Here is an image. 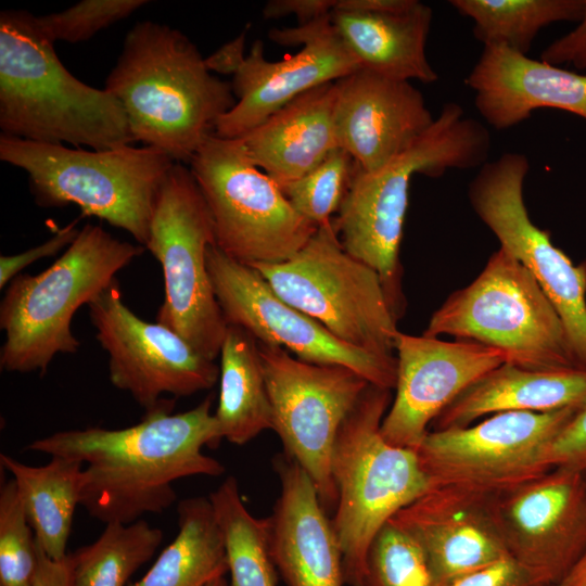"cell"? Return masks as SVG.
<instances>
[{"mask_svg":"<svg viewBox=\"0 0 586 586\" xmlns=\"http://www.w3.org/2000/svg\"><path fill=\"white\" fill-rule=\"evenodd\" d=\"M206 265L227 324L242 327L258 342L280 346L303 361L346 367L370 384L395 388L396 356L374 355L339 340L279 297L255 268L231 258L216 244L207 249Z\"/></svg>","mask_w":586,"mask_h":586,"instance_id":"9a60e30c","label":"cell"},{"mask_svg":"<svg viewBox=\"0 0 586 586\" xmlns=\"http://www.w3.org/2000/svg\"><path fill=\"white\" fill-rule=\"evenodd\" d=\"M583 472H584V475H585V479H586V470H585V471H583Z\"/></svg>","mask_w":586,"mask_h":586,"instance_id":"bcb514c9","label":"cell"},{"mask_svg":"<svg viewBox=\"0 0 586 586\" xmlns=\"http://www.w3.org/2000/svg\"><path fill=\"white\" fill-rule=\"evenodd\" d=\"M331 14L294 28L271 29L272 41L302 46L296 54L282 61L267 60L263 41H254L233 76L231 86L237 102L217 120L216 136L241 138L301 94L360 68L335 30Z\"/></svg>","mask_w":586,"mask_h":586,"instance_id":"e0dca14e","label":"cell"},{"mask_svg":"<svg viewBox=\"0 0 586 586\" xmlns=\"http://www.w3.org/2000/svg\"><path fill=\"white\" fill-rule=\"evenodd\" d=\"M488 125L502 130L538 109H557L586 119V75L530 59L504 44L484 46L464 80Z\"/></svg>","mask_w":586,"mask_h":586,"instance_id":"603a6c76","label":"cell"},{"mask_svg":"<svg viewBox=\"0 0 586 586\" xmlns=\"http://www.w3.org/2000/svg\"><path fill=\"white\" fill-rule=\"evenodd\" d=\"M146 3L145 0H84L62 12L37 16V24L53 42H81Z\"/></svg>","mask_w":586,"mask_h":586,"instance_id":"d590c367","label":"cell"},{"mask_svg":"<svg viewBox=\"0 0 586 586\" xmlns=\"http://www.w3.org/2000/svg\"><path fill=\"white\" fill-rule=\"evenodd\" d=\"M555 586H586V548L564 577Z\"/></svg>","mask_w":586,"mask_h":586,"instance_id":"ee69618b","label":"cell"},{"mask_svg":"<svg viewBox=\"0 0 586 586\" xmlns=\"http://www.w3.org/2000/svg\"><path fill=\"white\" fill-rule=\"evenodd\" d=\"M530 161L507 152L486 162L470 182L468 198L479 218L535 278L556 308L577 367L586 370V262L574 265L530 218L523 184Z\"/></svg>","mask_w":586,"mask_h":586,"instance_id":"5bb4252c","label":"cell"},{"mask_svg":"<svg viewBox=\"0 0 586 586\" xmlns=\"http://www.w3.org/2000/svg\"><path fill=\"white\" fill-rule=\"evenodd\" d=\"M0 463L16 484L37 545L49 558L64 559L75 509L80 501L84 464L53 456L48 463L33 467L3 453Z\"/></svg>","mask_w":586,"mask_h":586,"instance_id":"83f0119b","label":"cell"},{"mask_svg":"<svg viewBox=\"0 0 586 586\" xmlns=\"http://www.w3.org/2000/svg\"><path fill=\"white\" fill-rule=\"evenodd\" d=\"M219 397L214 413L221 438L244 445L273 429V413L258 341L228 324L220 348Z\"/></svg>","mask_w":586,"mask_h":586,"instance_id":"4316f807","label":"cell"},{"mask_svg":"<svg viewBox=\"0 0 586 586\" xmlns=\"http://www.w3.org/2000/svg\"><path fill=\"white\" fill-rule=\"evenodd\" d=\"M489 150L488 129L449 102L411 146L384 166L365 171L355 165L333 226L344 250L378 272L398 319L406 305L399 249L411 178L481 167Z\"/></svg>","mask_w":586,"mask_h":586,"instance_id":"277c9868","label":"cell"},{"mask_svg":"<svg viewBox=\"0 0 586 586\" xmlns=\"http://www.w3.org/2000/svg\"><path fill=\"white\" fill-rule=\"evenodd\" d=\"M540 61L555 66L573 64L578 69L586 68V0L578 26L545 48Z\"/></svg>","mask_w":586,"mask_h":586,"instance_id":"ab89813d","label":"cell"},{"mask_svg":"<svg viewBox=\"0 0 586 586\" xmlns=\"http://www.w3.org/2000/svg\"><path fill=\"white\" fill-rule=\"evenodd\" d=\"M280 495L269 521L270 552L288 586H344L343 557L315 483L291 457L273 458Z\"/></svg>","mask_w":586,"mask_h":586,"instance_id":"7402d4cb","label":"cell"},{"mask_svg":"<svg viewBox=\"0 0 586 586\" xmlns=\"http://www.w3.org/2000/svg\"><path fill=\"white\" fill-rule=\"evenodd\" d=\"M335 81L292 100L240 139L252 162L283 187L309 173L339 148Z\"/></svg>","mask_w":586,"mask_h":586,"instance_id":"cb8c5ba5","label":"cell"},{"mask_svg":"<svg viewBox=\"0 0 586 586\" xmlns=\"http://www.w3.org/2000/svg\"><path fill=\"white\" fill-rule=\"evenodd\" d=\"M0 160L26 171L38 206L76 205L145 247L162 184L175 162L143 145L84 150L1 133Z\"/></svg>","mask_w":586,"mask_h":586,"instance_id":"52a82bcc","label":"cell"},{"mask_svg":"<svg viewBox=\"0 0 586 586\" xmlns=\"http://www.w3.org/2000/svg\"><path fill=\"white\" fill-rule=\"evenodd\" d=\"M163 537L160 527L143 520L105 524L93 543L71 553L73 586H126L154 556Z\"/></svg>","mask_w":586,"mask_h":586,"instance_id":"1f68e13d","label":"cell"},{"mask_svg":"<svg viewBox=\"0 0 586 586\" xmlns=\"http://www.w3.org/2000/svg\"><path fill=\"white\" fill-rule=\"evenodd\" d=\"M335 84L337 145L361 170L384 166L434 122L422 93L407 80L359 68Z\"/></svg>","mask_w":586,"mask_h":586,"instance_id":"44dd1931","label":"cell"},{"mask_svg":"<svg viewBox=\"0 0 586 586\" xmlns=\"http://www.w3.org/2000/svg\"><path fill=\"white\" fill-rule=\"evenodd\" d=\"M335 4L336 0H271L265 4L263 15L266 18L294 15L302 26L331 14Z\"/></svg>","mask_w":586,"mask_h":586,"instance_id":"60d3db41","label":"cell"},{"mask_svg":"<svg viewBox=\"0 0 586 586\" xmlns=\"http://www.w3.org/2000/svg\"><path fill=\"white\" fill-rule=\"evenodd\" d=\"M190 165L213 218L216 245L237 262H285L317 230L252 162L240 139L209 135Z\"/></svg>","mask_w":586,"mask_h":586,"instance_id":"30bf717a","label":"cell"},{"mask_svg":"<svg viewBox=\"0 0 586 586\" xmlns=\"http://www.w3.org/2000/svg\"><path fill=\"white\" fill-rule=\"evenodd\" d=\"M37 542L13 479L0 488V586H33Z\"/></svg>","mask_w":586,"mask_h":586,"instance_id":"e575fe53","label":"cell"},{"mask_svg":"<svg viewBox=\"0 0 586 586\" xmlns=\"http://www.w3.org/2000/svg\"><path fill=\"white\" fill-rule=\"evenodd\" d=\"M392 400V390L369 384L344 419L332 453L337 493L332 524L348 586H365L375 535L431 487L417 451L388 443L381 433Z\"/></svg>","mask_w":586,"mask_h":586,"instance_id":"8992f818","label":"cell"},{"mask_svg":"<svg viewBox=\"0 0 586 586\" xmlns=\"http://www.w3.org/2000/svg\"><path fill=\"white\" fill-rule=\"evenodd\" d=\"M178 533L139 581L127 586H206L224 577L228 561L209 498L177 505Z\"/></svg>","mask_w":586,"mask_h":586,"instance_id":"f1b7e54d","label":"cell"},{"mask_svg":"<svg viewBox=\"0 0 586 586\" xmlns=\"http://www.w3.org/2000/svg\"><path fill=\"white\" fill-rule=\"evenodd\" d=\"M441 334L494 347L505 364L519 368L579 369L556 308L532 273L501 246L469 285L433 313L423 335Z\"/></svg>","mask_w":586,"mask_h":586,"instance_id":"ba28073f","label":"cell"},{"mask_svg":"<svg viewBox=\"0 0 586 586\" xmlns=\"http://www.w3.org/2000/svg\"><path fill=\"white\" fill-rule=\"evenodd\" d=\"M206 586H230V585H229V583L226 581V578L224 576V577H219V578L213 581L212 583H209Z\"/></svg>","mask_w":586,"mask_h":586,"instance_id":"f6af8a7d","label":"cell"},{"mask_svg":"<svg viewBox=\"0 0 586 586\" xmlns=\"http://www.w3.org/2000/svg\"><path fill=\"white\" fill-rule=\"evenodd\" d=\"M0 128L20 139L93 150L135 142L118 100L68 72L37 16L23 10L0 14Z\"/></svg>","mask_w":586,"mask_h":586,"instance_id":"3957f363","label":"cell"},{"mask_svg":"<svg viewBox=\"0 0 586 586\" xmlns=\"http://www.w3.org/2000/svg\"><path fill=\"white\" fill-rule=\"evenodd\" d=\"M145 250L87 224L49 268L12 279L0 303L1 370L44 374L58 354L77 353L80 342L72 331L75 313Z\"/></svg>","mask_w":586,"mask_h":586,"instance_id":"5b68a950","label":"cell"},{"mask_svg":"<svg viewBox=\"0 0 586 586\" xmlns=\"http://www.w3.org/2000/svg\"><path fill=\"white\" fill-rule=\"evenodd\" d=\"M78 218L59 229L47 241L14 255L0 256V288H5L12 279L22 273V270L30 264L47 257L56 255L63 249H67L77 238Z\"/></svg>","mask_w":586,"mask_h":586,"instance_id":"74e56055","label":"cell"},{"mask_svg":"<svg viewBox=\"0 0 586 586\" xmlns=\"http://www.w3.org/2000/svg\"><path fill=\"white\" fill-rule=\"evenodd\" d=\"M214 244V222L206 201L191 169L175 163L158 193L145 245L164 277V301L156 322L213 361L220 355L228 326L206 265L207 249Z\"/></svg>","mask_w":586,"mask_h":586,"instance_id":"8fae6325","label":"cell"},{"mask_svg":"<svg viewBox=\"0 0 586 586\" xmlns=\"http://www.w3.org/2000/svg\"><path fill=\"white\" fill-rule=\"evenodd\" d=\"M395 396L381 424L391 444L417 450L436 417L467 387L505 364L504 354L476 342L397 334Z\"/></svg>","mask_w":586,"mask_h":586,"instance_id":"d6986e66","label":"cell"},{"mask_svg":"<svg viewBox=\"0 0 586 586\" xmlns=\"http://www.w3.org/2000/svg\"><path fill=\"white\" fill-rule=\"evenodd\" d=\"M365 586H435L422 549L391 520L370 545Z\"/></svg>","mask_w":586,"mask_h":586,"instance_id":"836d02e7","label":"cell"},{"mask_svg":"<svg viewBox=\"0 0 586 586\" xmlns=\"http://www.w3.org/2000/svg\"><path fill=\"white\" fill-rule=\"evenodd\" d=\"M508 556L546 586L558 584L586 548V479L553 468L495 497Z\"/></svg>","mask_w":586,"mask_h":586,"instance_id":"ac0fdd59","label":"cell"},{"mask_svg":"<svg viewBox=\"0 0 586 586\" xmlns=\"http://www.w3.org/2000/svg\"><path fill=\"white\" fill-rule=\"evenodd\" d=\"M208 498L225 543L229 585L277 586L268 518L249 511L234 476L225 479Z\"/></svg>","mask_w":586,"mask_h":586,"instance_id":"f546056e","label":"cell"},{"mask_svg":"<svg viewBox=\"0 0 586 586\" xmlns=\"http://www.w3.org/2000/svg\"><path fill=\"white\" fill-rule=\"evenodd\" d=\"M246 31L221 46L213 54L204 58L209 72L234 76L242 66L246 55L244 54Z\"/></svg>","mask_w":586,"mask_h":586,"instance_id":"7bdbcfd3","label":"cell"},{"mask_svg":"<svg viewBox=\"0 0 586 586\" xmlns=\"http://www.w3.org/2000/svg\"><path fill=\"white\" fill-rule=\"evenodd\" d=\"M354 167L352 156L342 148H336L309 173L281 189L294 209L319 227L337 213Z\"/></svg>","mask_w":586,"mask_h":586,"instance_id":"d6a6232c","label":"cell"},{"mask_svg":"<svg viewBox=\"0 0 586 586\" xmlns=\"http://www.w3.org/2000/svg\"><path fill=\"white\" fill-rule=\"evenodd\" d=\"M104 89L122 104L135 141L182 164L237 102L184 34L152 21L127 33Z\"/></svg>","mask_w":586,"mask_h":586,"instance_id":"7a4b0ae2","label":"cell"},{"mask_svg":"<svg viewBox=\"0 0 586 586\" xmlns=\"http://www.w3.org/2000/svg\"><path fill=\"white\" fill-rule=\"evenodd\" d=\"M95 339L109 357V378L146 411L165 394L186 397L212 388L219 379L215 361L200 355L171 329L148 322L124 302L119 281L88 305Z\"/></svg>","mask_w":586,"mask_h":586,"instance_id":"2e32d148","label":"cell"},{"mask_svg":"<svg viewBox=\"0 0 586 586\" xmlns=\"http://www.w3.org/2000/svg\"><path fill=\"white\" fill-rule=\"evenodd\" d=\"M496 496L434 484L391 519L422 549L435 586L509 557L496 520Z\"/></svg>","mask_w":586,"mask_h":586,"instance_id":"ffe728a7","label":"cell"},{"mask_svg":"<svg viewBox=\"0 0 586 586\" xmlns=\"http://www.w3.org/2000/svg\"><path fill=\"white\" fill-rule=\"evenodd\" d=\"M545 462L551 469L586 470V404L550 442Z\"/></svg>","mask_w":586,"mask_h":586,"instance_id":"8d00e7d4","label":"cell"},{"mask_svg":"<svg viewBox=\"0 0 586 586\" xmlns=\"http://www.w3.org/2000/svg\"><path fill=\"white\" fill-rule=\"evenodd\" d=\"M579 408L504 411L475 424L429 431L416 450L420 466L431 485L499 495L551 470L547 447Z\"/></svg>","mask_w":586,"mask_h":586,"instance_id":"4fadbf2b","label":"cell"},{"mask_svg":"<svg viewBox=\"0 0 586 586\" xmlns=\"http://www.w3.org/2000/svg\"><path fill=\"white\" fill-rule=\"evenodd\" d=\"M448 586H546L510 557L461 577Z\"/></svg>","mask_w":586,"mask_h":586,"instance_id":"f35d334b","label":"cell"},{"mask_svg":"<svg viewBox=\"0 0 586 586\" xmlns=\"http://www.w3.org/2000/svg\"><path fill=\"white\" fill-rule=\"evenodd\" d=\"M586 404V370H530L502 364L459 394L430 431L462 428L504 411L549 412Z\"/></svg>","mask_w":586,"mask_h":586,"instance_id":"484cf974","label":"cell"},{"mask_svg":"<svg viewBox=\"0 0 586 586\" xmlns=\"http://www.w3.org/2000/svg\"><path fill=\"white\" fill-rule=\"evenodd\" d=\"M284 454L311 477L322 506L335 508L331 459L339 430L370 384L354 370L303 361L284 348L258 342Z\"/></svg>","mask_w":586,"mask_h":586,"instance_id":"7c38bea8","label":"cell"},{"mask_svg":"<svg viewBox=\"0 0 586 586\" xmlns=\"http://www.w3.org/2000/svg\"><path fill=\"white\" fill-rule=\"evenodd\" d=\"M37 556L33 586H73L71 553L62 560H54L37 545Z\"/></svg>","mask_w":586,"mask_h":586,"instance_id":"b9f144b4","label":"cell"},{"mask_svg":"<svg viewBox=\"0 0 586 586\" xmlns=\"http://www.w3.org/2000/svg\"><path fill=\"white\" fill-rule=\"evenodd\" d=\"M474 22L473 35L484 43L504 44L527 55L538 31L552 23L581 21L584 0H451Z\"/></svg>","mask_w":586,"mask_h":586,"instance_id":"4dcf8cb0","label":"cell"},{"mask_svg":"<svg viewBox=\"0 0 586 586\" xmlns=\"http://www.w3.org/2000/svg\"><path fill=\"white\" fill-rule=\"evenodd\" d=\"M174 404L164 398L128 428L58 431L30 442L25 450L80 461L79 505L105 524H129L168 509L177 500L175 481L225 472L220 461L202 451L222 440L212 397L179 413L171 412Z\"/></svg>","mask_w":586,"mask_h":586,"instance_id":"6da1fadb","label":"cell"},{"mask_svg":"<svg viewBox=\"0 0 586 586\" xmlns=\"http://www.w3.org/2000/svg\"><path fill=\"white\" fill-rule=\"evenodd\" d=\"M432 16L429 5L402 0L386 10H333L331 21L360 68L394 79L432 84L438 79L425 53Z\"/></svg>","mask_w":586,"mask_h":586,"instance_id":"d4e9b609","label":"cell"},{"mask_svg":"<svg viewBox=\"0 0 586 586\" xmlns=\"http://www.w3.org/2000/svg\"><path fill=\"white\" fill-rule=\"evenodd\" d=\"M275 293L339 340L395 357L399 330L380 276L342 246L332 219L291 258L252 265Z\"/></svg>","mask_w":586,"mask_h":586,"instance_id":"9c48e42d","label":"cell"}]
</instances>
